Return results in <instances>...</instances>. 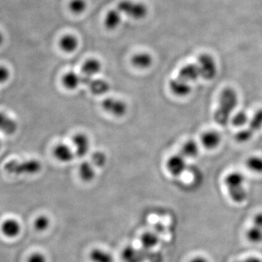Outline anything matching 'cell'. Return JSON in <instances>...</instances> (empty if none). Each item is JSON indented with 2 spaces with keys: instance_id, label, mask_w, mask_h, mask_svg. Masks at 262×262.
Listing matches in <instances>:
<instances>
[{
  "instance_id": "obj_1",
  "label": "cell",
  "mask_w": 262,
  "mask_h": 262,
  "mask_svg": "<svg viewBox=\"0 0 262 262\" xmlns=\"http://www.w3.org/2000/svg\"><path fill=\"white\" fill-rule=\"evenodd\" d=\"M237 103L238 95L235 90L230 87L222 90L219 97L218 106L213 115L215 123L220 126H226L230 122Z\"/></svg>"
},
{
  "instance_id": "obj_2",
  "label": "cell",
  "mask_w": 262,
  "mask_h": 262,
  "mask_svg": "<svg viewBox=\"0 0 262 262\" xmlns=\"http://www.w3.org/2000/svg\"><path fill=\"white\" fill-rule=\"evenodd\" d=\"M224 184L232 201L239 204L246 201L248 193L244 174L237 171L231 172L224 179Z\"/></svg>"
},
{
  "instance_id": "obj_3",
  "label": "cell",
  "mask_w": 262,
  "mask_h": 262,
  "mask_svg": "<svg viewBox=\"0 0 262 262\" xmlns=\"http://www.w3.org/2000/svg\"><path fill=\"white\" fill-rule=\"evenodd\" d=\"M42 165L37 159L23 160H11L5 164L4 169L7 173L12 175L33 176L42 170Z\"/></svg>"
},
{
  "instance_id": "obj_4",
  "label": "cell",
  "mask_w": 262,
  "mask_h": 262,
  "mask_svg": "<svg viewBox=\"0 0 262 262\" xmlns=\"http://www.w3.org/2000/svg\"><path fill=\"white\" fill-rule=\"evenodd\" d=\"M120 13L134 19H142L147 15L148 8L141 3H134L130 0H123L117 6Z\"/></svg>"
},
{
  "instance_id": "obj_5",
  "label": "cell",
  "mask_w": 262,
  "mask_h": 262,
  "mask_svg": "<svg viewBox=\"0 0 262 262\" xmlns=\"http://www.w3.org/2000/svg\"><path fill=\"white\" fill-rule=\"evenodd\" d=\"M198 67L201 77L206 80H211L217 74V66L213 57L208 54L201 55L198 58Z\"/></svg>"
},
{
  "instance_id": "obj_6",
  "label": "cell",
  "mask_w": 262,
  "mask_h": 262,
  "mask_svg": "<svg viewBox=\"0 0 262 262\" xmlns=\"http://www.w3.org/2000/svg\"><path fill=\"white\" fill-rule=\"evenodd\" d=\"M101 107L106 113L115 117H122L127 113V104L123 100L115 97H106L101 101Z\"/></svg>"
},
{
  "instance_id": "obj_7",
  "label": "cell",
  "mask_w": 262,
  "mask_h": 262,
  "mask_svg": "<svg viewBox=\"0 0 262 262\" xmlns=\"http://www.w3.org/2000/svg\"><path fill=\"white\" fill-rule=\"evenodd\" d=\"M166 168L173 177H181L187 170V159L181 154L172 155L167 160Z\"/></svg>"
},
{
  "instance_id": "obj_8",
  "label": "cell",
  "mask_w": 262,
  "mask_h": 262,
  "mask_svg": "<svg viewBox=\"0 0 262 262\" xmlns=\"http://www.w3.org/2000/svg\"><path fill=\"white\" fill-rule=\"evenodd\" d=\"M82 83L87 85L90 91L96 96H103L107 94L110 90V83L103 79H96L94 77L82 76Z\"/></svg>"
},
{
  "instance_id": "obj_9",
  "label": "cell",
  "mask_w": 262,
  "mask_h": 262,
  "mask_svg": "<svg viewBox=\"0 0 262 262\" xmlns=\"http://www.w3.org/2000/svg\"><path fill=\"white\" fill-rule=\"evenodd\" d=\"M72 143L76 157L83 158L86 155L89 154L91 149V141L86 134L82 133L75 134L72 137Z\"/></svg>"
},
{
  "instance_id": "obj_10",
  "label": "cell",
  "mask_w": 262,
  "mask_h": 262,
  "mask_svg": "<svg viewBox=\"0 0 262 262\" xmlns=\"http://www.w3.org/2000/svg\"><path fill=\"white\" fill-rule=\"evenodd\" d=\"M169 89L173 95L178 97H187L192 92L190 83L177 77L169 82Z\"/></svg>"
},
{
  "instance_id": "obj_11",
  "label": "cell",
  "mask_w": 262,
  "mask_h": 262,
  "mask_svg": "<svg viewBox=\"0 0 262 262\" xmlns=\"http://www.w3.org/2000/svg\"><path fill=\"white\" fill-rule=\"evenodd\" d=\"M53 155L57 160L63 163H70L76 157L72 146L64 144V143H61L55 146L53 149Z\"/></svg>"
},
{
  "instance_id": "obj_12",
  "label": "cell",
  "mask_w": 262,
  "mask_h": 262,
  "mask_svg": "<svg viewBox=\"0 0 262 262\" xmlns=\"http://www.w3.org/2000/svg\"><path fill=\"white\" fill-rule=\"evenodd\" d=\"M18 122L8 114L0 112V133L6 136L14 135L18 130Z\"/></svg>"
},
{
  "instance_id": "obj_13",
  "label": "cell",
  "mask_w": 262,
  "mask_h": 262,
  "mask_svg": "<svg viewBox=\"0 0 262 262\" xmlns=\"http://www.w3.org/2000/svg\"><path fill=\"white\" fill-rule=\"evenodd\" d=\"M222 142V136L215 130H208L203 133L201 137V143L206 149H216Z\"/></svg>"
},
{
  "instance_id": "obj_14",
  "label": "cell",
  "mask_w": 262,
  "mask_h": 262,
  "mask_svg": "<svg viewBox=\"0 0 262 262\" xmlns=\"http://www.w3.org/2000/svg\"><path fill=\"white\" fill-rule=\"evenodd\" d=\"M178 77L189 83L198 80L199 77H201V72H200L198 63H189V64L184 66L179 70Z\"/></svg>"
},
{
  "instance_id": "obj_15",
  "label": "cell",
  "mask_w": 262,
  "mask_h": 262,
  "mask_svg": "<svg viewBox=\"0 0 262 262\" xmlns=\"http://www.w3.org/2000/svg\"><path fill=\"white\" fill-rule=\"evenodd\" d=\"M61 82L65 89L70 90V91H74L82 83V76H80L74 71H70L63 76Z\"/></svg>"
},
{
  "instance_id": "obj_16",
  "label": "cell",
  "mask_w": 262,
  "mask_h": 262,
  "mask_svg": "<svg viewBox=\"0 0 262 262\" xmlns=\"http://www.w3.org/2000/svg\"><path fill=\"white\" fill-rule=\"evenodd\" d=\"M79 176L84 182H91L96 176V167L91 162L83 161L79 166Z\"/></svg>"
},
{
  "instance_id": "obj_17",
  "label": "cell",
  "mask_w": 262,
  "mask_h": 262,
  "mask_svg": "<svg viewBox=\"0 0 262 262\" xmlns=\"http://www.w3.org/2000/svg\"><path fill=\"white\" fill-rule=\"evenodd\" d=\"M21 226L18 221L14 219H8L2 225V231L3 234L8 237H15L20 233Z\"/></svg>"
},
{
  "instance_id": "obj_18",
  "label": "cell",
  "mask_w": 262,
  "mask_h": 262,
  "mask_svg": "<svg viewBox=\"0 0 262 262\" xmlns=\"http://www.w3.org/2000/svg\"><path fill=\"white\" fill-rule=\"evenodd\" d=\"M102 65L101 62L95 58L87 60L82 67V72L84 76L89 77H94L101 72Z\"/></svg>"
},
{
  "instance_id": "obj_19",
  "label": "cell",
  "mask_w": 262,
  "mask_h": 262,
  "mask_svg": "<svg viewBox=\"0 0 262 262\" xmlns=\"http://www.w3.org/2000/svg\"><path fill=\"white\" fill-rule=\"evenodd\" d=\"M121 258L124 262H144V256L141 251L131 246L122 250Z\"/></svg>"
},
{
  "instance_id": "obj_20",
  "label": "cell",
  "mask_w": 262,
  "mask_h": 262,
  "mask_svg": "<svg viewBox=\"0 0 262 262\" xmlns=\"http://www.w3.org/2000/svg\"><path fill=\"white\" fill-rule=\"evenodd\" d=\"M89 258L92 262H115V258L111 253L99 248L91 250Z\"/></svg>"
},
{
  "instance_id": "obj_21",
  "label": "cell",
  "mask_w": 262,
  "mask_h": 262,
  "mask_svg": "<svg viewBox=\"0 0 262 262\" xmlns=\"http://www.w3.org/2000/svg\"><path fill=\"white\" fill-rule=\"evenodd\" d=\"M200 148L198 143L194 140H188L181 148L180 154L186 159H192L199 154Z\"/></svg>"
},
{
  "instance_id": "obj_22",
  "label": "cell",
  "mask_w": 262,
  "mask_h": 262,
  "mask_svg": "<svg viewBox=\"0 0 262 262\" xmlns=\"http://www.w3.org/2000/svg\"><path fill=\"white\" fill-rule=\"evenodd\" d=\"M131 62L136 68L144 70L149 68L152 64V57L149 53H138L132 57Z\"/></svg>"
},
{
  "instance_id": "obj_23",
  "label": "cell",
  "mask_w": 262,
  "mask_h": 262,
  "mask_svg": "<svg viewBox=\"0 0 262 262\" xmlns=\"http://www.w3.org/2000/svg\"><path fill=\"white\" fill-rule=\"evenodd\" d=\"M159 241L160 239L158 234L151 232V231L144 232L141 236L140 239L141 244L142 245L143 247L148 250L152 249L153 248L156 247L158 243H159Z\"/></svg>"
},
{
  "instance_id": "obj_24",
  "label": "cell",
  "mask_w": 262,
  "mask_h": 262,
  "mask_svg": "<svg viewBox=\"0 0 262 262\" xmlns=\"http://www.w3.org/2000/svg\"><path fill=\"white\" fill-rule=\"evenodd\" d=\"M60 46L63 51L72 53L77 49L78 46V39L75 36L67 34L61 38L60 40Z\"/></svg>"
},
{
  "instance_id": "obj_25",
  "label": "cell",
  "mask_w": 262,
  "mask_h": 262,
  "mask_svg": "<svg viewBox=\"0 0 262 262\" xmlns=\"http://www.w3.org/2000/svg\"><path fill=\"white\" fill-rule=\"evenodd\" d=\"M121 13L118 9L112 10L108 12L105 18V25L110 29L116 28L121 22Z\"/></svg>"
},
{
  "instance_id": "obj_26",
  "label": "cell",
  "mask_w": 262,
  "mask_h": 262,
  "mask_svg": "<svg viewBox=\"0 0 262 262\" xmlns=\"http://www.w3.org/2000/svg\"><path fill=\"white\" fill-rule=\"evenodd\" d=\"M246 165L250 171L255 173L261 174L262 157L256 156V155L249 157L246 160Z\"/></svg>"
},
{
  "instance_id": "obj_27",
  "label": "cell",
  "mask_w": 262,
  "mask_h": 262,
  "mask_svg": "<svg viewBox=\"0 0 262 262\" xmlns=\"http://www.w3.org/2000/svg\"><path fill=\"white\" fill-rule=\"evenodd\" d=\"M246 238L253 244H259L262 243V228L251 225L246 232Z\"/></svg>"
},
{
  "instance_id": "obj_28",
  "label": "cell",
  "mask_w": 262,
  "mask_h": 262,
  "mask_svg": "<svg viewBox=\"0 0 262 262\" xmlns=\"http://www.w3.org/2000/svg\"><path fill=\"white\" fill-rule=\"evenodd\" d=\"M247 128L253 134L258 132L262 128V108H260L255 113L253 117L250 118Z\"/></svg>"
},
{
  "instance_id": "obj_29",
  "label": "cell",
  "mask_w": 262,
  "mask_h": 262,
  "mask_svg": "<svg viewBox=\"0 0 262 262\" xmlns=\"http://www.w3.org/2000/svg\"><path fill=\"white\" fill-rule=\"evenodd\" d=\"M250 118L247 113L245 111H239L234 114L231 117L230 122L233 126L236 127H242L248 125Z\"/></svg>"
},
{
  "instance_id": "obj_30",
  "label": "cell",
  "mask_w": 262,
  "mask_h": 262,
  "mask_svg": "<svg viewBox=\"0 0 262 262\" xmlns=\"http://www.w3.org/2000/svg\"><path fill=\"white\" fill-rule=\"evenodd\" d=\"M91 162L96 168H103L107 162V156L103 151H96L91 155Z\"/></svg>"
},
{
  "instance_id": "obj_31",
  "label": "cell",
  "mask_w": 262,
  "mask_h": 262,
  "mask_svg": "<svg viewBox=\"0 0 262 262\" xmlns=\"http://www.w3.org/2000/svg\"><path fill=\"white\" fill-rule=\"evenodd\" d=\"M50 225H51V220L49 217L46 215H39L34 222V228L39 232L47 230Z\"/></svg>"
},
{
  "instance_id": "obj_32",
  "label": "cell",
  "mask_w": 262,
  "mask_h": 262,
  "mask_svg": "<svg viewBox=\"0 0 262 262\" xmlns=\"http://www.w3.org/2000/svg\"><path fill=\"white\" fill-rule=\"evenodd\" d=\"M86 8H87V3L84 0H72L70 3L71 11L76 14L83 13Z\"/></svg>"
},
{
  "instance_id": "obj_33",
  "label": "cell",
  "mask_w": 262,
  "mask_h": 262,
  "mask_svg": "<svg viewBox=\"0 0 262 262\" xmlns=\"http://www.w3.org/2000/svg\"><path fill=\"white\" fill-rule=\"evenodd\" d=\"M253 136H254V134L251 130H248L247 127H246V128L242 129L236 134L235 139L237 142L246 143L251 140Z\"/></svg>"
},
{
  "instance_id": "obj_34",
  "label": "cell",
  "mask_w": 262,
  "mask_h": 262,
  "mask_svg": "<svg viewBox=\"0 0 262 262\" xmlns=\"http://www.w3.org/2000/svg\"><path fill=\"white\" fill-rule=\"evenodd\" d=\"M10 72L8 67L0 65V84H5L9 80Z\"/></svg>"
},
{
  "instance_id": "obj_35",
  "label": "cell",
  "mask_w": 262,
  "mask_h": 262,
  "mask_svg": "<svg viewBox=\"0 0 262 262\" xmlns=\"http://www.w3.org/2000/svg\"><path fill=\"white\" fill-rule=\"evenodd\" d=\"M27 262H48L47 258L42 253L36 252L30 255Z\"/></svg>"
},
{
  "instance_id": "obj_36",
  "label": "cell",
  "mask_w": 262,
  "mask_h": 262,
  "mask_svg": "<svg viewBox=\"0 0 262 262\" xmlns=\"http://www.w3.org/2000/svg\"><path fill=\"white\" fill-rule=\"evenodd\" d=\"M252 225L262 228V212H258L253 216Z\"/></svg>"
},
{
  "instance_id": "obj_37",
  "label": "cell",
  "mask_w": 262,
  "mask_h": 262,
  "mask_svg": "<svg viewBox=\"0 0 262 262\" xmlns=\"http://www.w3.org/2000/svg\"><path fill=\"white\" fill-rule=\"evenodd\" d=\"M189 262H210L209 260L203 256H196L191 258Z\"/></svg>"
},
{
  "instance_id": "obj_38",
  "label": "cell",
  "mask_w": 262,
  "mask_h": 262,
  "mask_svg": "<svg viewBox=\"0 0 262 262\" xmlns=\"http://www.w3.org/2000/svg\"><path fill=\"white\" fill-rule=\"evenodd\" d=\"M235 262H262V261L261 258L256 257V256H250V257Z\"/></svg>"
},
{
  "instance_id": "obj_39",
  "label": "cell",
  "mask_w": 262,
  "mask_h": 262,
  "mask_svg": "<svg viewBox=\"0 0 262 262\" xmlns=\"http://www.w3.org/2000/svg\"><path fill=\"white\" fill-rule=\"evenodd\" d=\"M4 40H5L4 36H3V33L0 32V46H2V45H3V43L4 42Z\"/></svg>"
},
{
  "instance_id": "obj_40",
  "label": "cell",
  "mask_w": 262,
  "mask_h": 262,
  "mask_svg": "<svg viewBox=\"0 0 262 262\" xmlns=\"http://www.w3.org/2000/svg\"><path fill=\"white\" fill-rule=\"evenodd\" d=\"M2 146H3V143H2L1 139H0V150L2 149Z\"/></svg>"
}]
</instances>
